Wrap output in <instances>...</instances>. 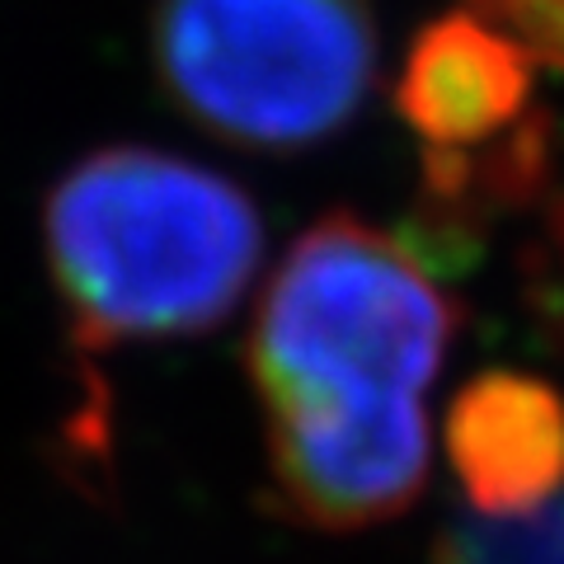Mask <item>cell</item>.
<instances>
[{"instance_id": "cell-7", "label": "cell", "mask_w": 564, "mask_h": 564, "mask_svg": "<svg viewBox=\"0 0 564 564\" xmlns=\"http://www.w3.org/2000/svg\"><path fill=\"white\" fill-rule=\"evenodd\" d=\"M466 6L532 62L564 70V0H466Z\"/></svg>"}, {"instance_id": "cell-4", "label": "cell", "mask_w": 564, "mask_h": 564, "mask_svg": "<svg viewBox=\"0 0 564 564\" xmlns=\"http://www.w3.org/2000/svg\"><path fill=\"white\" fill-rule=\"evenodd\" d=\"M395 113L423 141L429 184L447 203H494L508 188H532L551 147L532 57L470 10L414 33Z\"/></svg>"}, {"instance_id": "cell-6", "label": "cell", "mask_w": 564, "mask_h": 564, "mask_svg": "<svg viewBox=\"0 0 564 564\" xmlns=\"http://www.w3.org/2000/svg\"><path fill=\"white\" fill-rule=\"evenodd\" d=\"M447 456L480 513H536L564 489V395L522 372L475 377L452 400Z\"/></svg>"}, {"instance_id": "cell-5", "label": "cell", "mask_w": 564, "mask_h": 564, "mask_svg": "<svg viewBox=\"0 0 564 564\" xmlns=\"http://www.w3.org/2000/svg\"><path fill=\"white\" fill-rule=\"evenodd\" d=\"M269 480L282 508L321 532L395 518L429 480L423 404L269 414Z\"/></svg>"}, {"instance_id": "cell-2", "label": "cell", "mask_w": 564, "mask_h": 564, "mask_svg": "<svg viewBox=\"0 0 564 564\" xmlns=\"http://www.w3.org/2000/svg\"><path fill=\"white\" fill-rule=\"evenodd\" d=\"M462 325L433 269L381 226L334 212L263 288L250 377L263 414L423 404Z\"/></svg>"}, {"instance_id": "cell-3", "label": "cell", "mask_w": 564, "mask_h": 564, "mask_svg": "<svg viewBox=\"0 0 564 564\" xmlns=\"http://www.w3.org/2000/svg\"><path fill=\"white\" fill-rule=\"evenodd\" d=\"M161 85L212 137L302 151L362 109L377 76L367 0H155Z\"/></svg>"}, {"instance_id": "cell-1", "label": "cell", "mask_w": 564, "mask_h": 564, "mask_svg": "<svg viewBox=\"0 0 564 564\" xmlns=\"http://www.w3.org/2000/svg\"><path fill=\"white\" fill-rule=\"evenodd\" d=\"M259 245L240 184L147 147L85 155L43 212L47 273L85 348L212 329L254 278Z\"/></svg>"}]
</instances>
